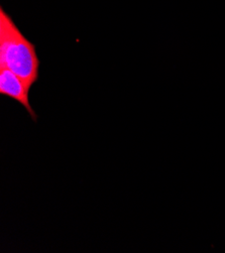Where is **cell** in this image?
<instances>
[{
	"label": "cell",
	"mask_w": 225,
	"mask_h": 253,
	"mask_svg": "<svg viewBox=\"0 0 225 253\" xmlns=\"http://www.w3.org/2000/svg\"><path fill=\"white\" fill-rule=\"evenodd\" d=\"M40 64L36 45L24 37L3 7H0V68L12 71L31 90L40 78Z\"/></svg>",
	"instance_id": "cell-1"
},
{
	"label": "cell",
	"mask_w": 225,
	"mask_h": 253,
	"mask_svg": "<svg viewBox=\"0 0 225 253\" xmlns=\"http://www.w3.org/2000/svg\"><path fill=\"white\" fill-rule=\"evenodd\" d=\"M30 89L24 81L16 74L6 68H0V94L15 100L30 113L34 121L38 116L30 103Z\"/></svg>",
	"instance_id": "cell-2"
}]
</instances>
